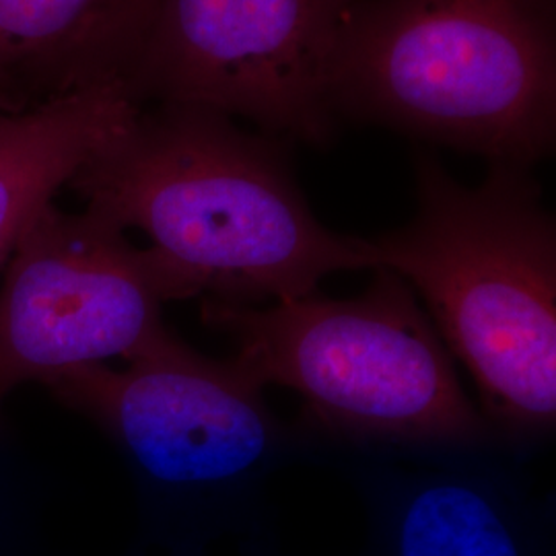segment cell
Listing matches in <instances>:
<instances>
[{"mask_svg": "<svg viewBox=\"0 0 556 556\" xmlns=\"http://www.w3.org/2000/svg\"><path fill=\"white\" fill-rule=\"evenodd\" d=\"M36 517L34 482L0 425V556H31Z\"/></svg>", "mask_w": 556, "mask_h": 556, "instance_id": "11", "label": "cell"}, {"mask_svg": "<svg viewBox=\"0 0 556 556\" xmlns=\"http://www.w3.org/2000/svg\"><path fill=\"white\" fill-rule=\"evenodd\" d=\"M361 0H160L126 80L137 105L188 103L330 147V77Z\"/></svg>", "mask_w": 556, "mask_h": 556, "instance_id": "6", "label": "cell"}, {"mask_svg": "<svg viewBox=\"0 0 556 556\" xmlns=\"http://www.w3.org/2000/svg\"><path fill=\"white\" fill-rule=\"evenodd\" d=\"M330 103L338 122L532 169L556 144V0H361Z\"/></svg>", "mask_w": 556, "mask_h": 556, "instance_id": "3", "label": "cell"}, {"mask_svg": "<svg viewBox=\"0 0 556 556\" xmlns=\"http://www.w3.org/2000/svg\"><path fill=\"white\" fill-rule=\"evenodd\" d=\"M287 140L200 105H139L68 181L83 208L149 239L186 299L264 305L374 270L369 239L319 223Z\"/></svg>", "mask_w": 556, "mask_h": 556, "instance_id": "1", "label": "cell"}, {"mask_svg": "<svg viewBox=\"0 0 556 556\" xmlns=\"http://www.w3.org/2000/svg\"><path fill=\"white\" fill-rule=\"evenodd\" d=\"M122 556H208V548H197V546L157 548V546H149L139 540L130 551H126Z\"/></svg>", "mask_w": 556, "mask_h": 556, "instance_id": "12", "label": "cell"}, {"mask_svg": "<svg viewBox=\"0 0 556 556\" xmlns=\"http://www.w3.org/2000/svg\"><path fill=\"white\" fill-rule=\"evenodd\" d=\"M184 299L118 225L46 204L0 273V408L25 383L137 357L169 332L163 305Z\"/></svg>", "mask_w": 556, "mask_h": 556, "instance_id": "7", "label": "cell"}, {"mask_svg": "<svg viewBox=\"0 0 556 556\" xmlns=\"http://www.w3.org/2000/svg\"><path fill=\"white\" fill-rule=\"evenodd\" d=\"M139 105L110 85L27 110H0V273L23 229Z\"/></svg>", "mask_w": 556, "mask_h": 556, "instance_id": "10", "label": "cell"}, {"mask_svg": "<svg viewBox=\"0 0 556 556\" xmlns=\"http://www.w3.org/2000/svg\"><path fill=\"white\" fill-rule=\"evenodd\" d=\"M46 388L116 445L137 489L140 542L157 548L260 532L266 480L312 450L236 358L206 357L172 330L119 369L91 365Z\"/></svg>", "mask_w": 556, "mask_h": 556, "instance_id": "5", "label": "cell"}, {"mask_svg": "<svg viewBox=\"0 0 556 556\" xmlns=\"http://www.w3.org/2000/svg\"><path fill=\"white\" fill-rule=\"evenodd\" d=\"M260 532H254L252 538L245 542L243 556H282L273 544H268V540L260 536Z\"/></svg>", "mask_w": 556, "mask_h": 556, "instance_id": "13", "label": "cell"}, {"mask_svg": "<svg viewBox=\"0 0 556 556\" xmlns=\"http://www.w3.org/2000/svg\"><path fill=\"white\" fill-rule=\"evenodd\" d=\"M415 181V217L369 239L376 268L422 299L498 441L528 456L556 427L555 217L532 169L489 165L482 184L464 186L418 151Z\"/></svg>", "mask_w": 556, "mask_h": 556, "instance_id": "2", "label": "cell"}, {"mask_svg": "<svg viewBox=\"0 0 556 556\" xmlns=\"http://www.w3.org/2000/svg\"><path fill=\"white\" fill-rule=\"evenodd\" d=\"M200 314L233 340V358L264 388L303 397L295 425L312 450L358 456L505 447L466 396L415 291L388 268H376L357 298L316 291L268 305L202 299Z\"/></svg>", "mask_w": 556, "mask_h": 556, "instance_id": "4", "label": "cell"}, {"mask_svg": "<svg viewBox=\"0 0 556 556\" xmlns=\"http://www.w3.org/2000/svg\"><path fill=\"white\" fill-rule=\"evenodd\" d=\"M505 447L358 454L363 556H555L553 501L536 498Z\"/></svg>", "mask_w": 556, "mask_h": 556, "instance_id": "8", "label": "cell"}, {"mask_svg": "<svg viewBox=\"0 0 556 556\" xmlns=\"http://www.w3.org/2000/svg\"><path fill=\"white\" fill-rule=\"evenodd\" d=\"M160 0H0V110L122 85Z\"/></svg>", "mask_w": 556, "mask_h": 556, "instance_id": "9", "label": "cell"}]
</instances>
